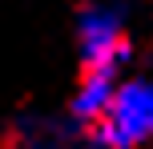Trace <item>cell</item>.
<instances>
[{
	"label": "cell",
	"instance_id": "1",
	"mask_svg": "<svg viewBox=\"0 0 153 149\" xmlns=\"http://www.w3.org/2000/svg\"><path fill=\"white\" fill-rule=\"evenodd\" d=\"M76 44H81L85 73H109L121 77L129 61V32H125V8L113 0H93L76 16Z\"/></svg>",
	"mask_w": 153,
	"mask_h": 149
},
{
	"label": "cell",
	"instance_id": "2",
	"mask_svg": "<svg viewBox=\"0 0 153 149\" xmlns=\"http://www.w3.org/2000/svg\"><path fill=\"white\" fill-rule=\"evenodd\" d=\"M93 149H137L153 137V89L149 81H121L105 117L89 129Z\"/></svg>",
	"mask_w": 153,
	"mask_h": 149
},
{
	"label": "cell",
	"instance_id": "3",
	"mask_svg": "<svg viewBox=\"0 0 153 149\" xmlns=\"http://www.w3.org/2000/svg\"><path fill=\"white\" fill-rule=\"evenodd\" d=\"M4 149H93V137L73 117H48V113H24L12 121Z\"/></svg>",
	"mask_w": 153,
	"mask_h": 149
},
{
	"label": "cell",
	"instance_id": "4",
	"mask_svg": "<svg viewBox=\"0 0 153 149\" xmlns=\"http://www.w3.org/2000/svg\"><path fill=\"white\" fill-rule=\"evenodd\" d=\"M117 89H121V77H109V73H85L81 85H76V93H73L69 117L76 121V125L93 129L101 117H105V109L113 105Z\"/></svg>",
	"mask_w": 153,
	"mask_h": 149
},
{
	"label": "cell",
	"instance_id": "5",
	"mask_svg": "<svg viewBox=\"0 0 153 149\" xmlns=\"http://www.w3.org/2000/svg\"><path fill=\"white\" fill-rule=\"evenodd\" d=\"M149 89H153V81H149Z\"/></svg>",
	"mask_w": 153,
	"mask_h": 149
}]
</instances>
